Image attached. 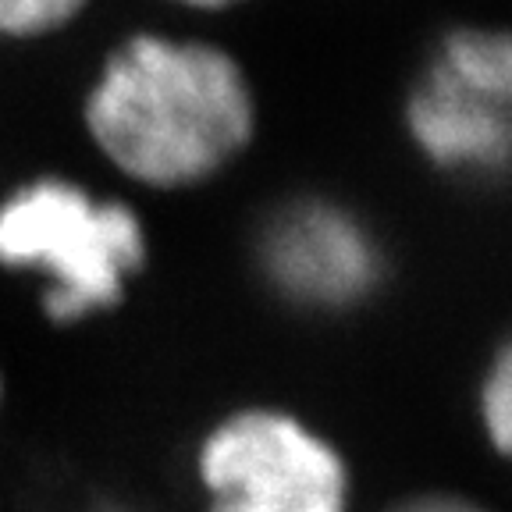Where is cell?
Returning a JSON list of instances; mask_svg holds the SVG:
<instances>
[{
	"label": "cell",
	"mask_w": 512,
	"mask_h": 512,
	"mask_svg": "<svg viewBox=\"0 0 512 512\" xmlns=\"http://www.w3.org/2000/svg\"><path fill=\"white\" fill-rule=\"evenodd\" d=\"M86 128L128 178L153 189H189L246 150L256 100L228 50L136 32L96 75Z\"/></svg>",
	"instance_id": "cell-1"
},
{
	"label": "cell",
	"mask_w": 512,
	"mask_h": 512,
	"mask_svg": "<svg viewBox=\"0 0 512 512\" xmlns=\"http://www.w3.org/2000/svg\"><path fill=\"white\" fill-rule=\"evenodd\" d=\"M143 264V221L125 203L57 175L0 196V267L40 281L43 313L54 324L111 313Z\"/></svg>",
	"instance_id": "cell-2"
},
{
	"label": "cell",
	"mask_w": 512,
	"mask_h": 512,
	"mask_svg": "<svg viewBox=\"0 0 512 512\" xmlns=\"http://www.w3.org/2000/svg\"><path fill=\"white\" fill-rule=\"evenodd\" d=\"M509 96V32L456 25L409 89L406 132L434 171L491 182L509 168Z\"/></svg>",
	"instance_id": "cell-3"
},
{
	"label": "cell",
	"mask_w": 512,
	"mask_h": 512,
	"mask_svg": "<svg viewBox=\"0 0 512 512\" xmlns=\"http://www.w3.org/2000/svg\"><path fill=\"white\" fill-rule=\"evenodd\" d=\"M207 512H349L338 448L281 409L224 416L200 445Z\"/></svg>",
	"instance_id": "cell-4"
},
{
	"label": "cell",
	"mask_w": 512,
	"mask_h": 512,
	"mask_svg": "<svg viewBox=\"0 0 512 512\" xmlns=\"http://www.w3.org/2000/svg\"><path fill=\"white\" fill-rule=\"evenodd\" d=\"M256 278L288 310L342 317L363 310L388 281V253L352 207L328 196H288L253 232Z\"/></svg>",
	"instance_id": "cell-5"
},
{
	"label": "cell",
	"mask_w": 512,
	"mask_h": 512,
	"mask_svg": "<svg viewBox=\"0 0 512 512\" xmlns=\"http://www.w3.org/2000/svg\"><path fill=\"white\" fill-rule=\"evenodd\" d=\"M89 0H0V36L36 40L82 15Z\"/></svg>",
	"instance_id": "cell-6"
},
{
	"label": "cell",
	"mask_w": 512,
	"mask_h": 512,
	"mask_svg": "<svg viewBox=\"0 0 512 512\" xmlns=\"http://www.w3.org/2000/svg\"><path fill=\"white\" fill-rule=\"evenodd\" d=\"M480 424L498 452H509L512 438V360L509 349H498L488 374L480 381Z\"/></svg>",
	"instance_id": "cell-7"
},
{
	"label": "cell",
	"mask_w": 512,
	"mask_h": 512,
	"mask_svg": "<svg viewBox=\"0 0 512 512\" xmlns=\"http://www.w3.org/2000/svg\"><path fill=\"white\" fill-rule=\"evenodd\" d=\"M388 512H488L480 509V505L466 502V498L456 495H420V498H409V502L395 505Z\"/></svg>",
	"instance_id": "cell-8"
},
{
	"label": "cell",
	"mask_w": 512,
	"mask_h": 512,
	"mask_svg": "<svg viewBox=\"0 0 512 512\" xmlns=\"http://www.w3.org/2000/svg\"><path fill=\"white\" fill-rule=\"evenodd\" d=\"M175 4L200 8V11H224V8H235V4H242V0H175Z\"/></svg>",
	"instance_id": "cell-9"
}]
</instances>
